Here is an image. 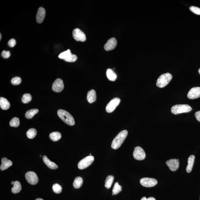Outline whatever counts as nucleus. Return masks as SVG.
<instances>
[{
    "label": "nucleus",
    "mask_w": 200,
    "mask_h": 200,
    "mask_svg": "<svg viewBox=\"0 0 200 200\" xmlns=\"http://www.w3.org/2000/svg\"><path fill=\"white\" fill-rule=\"evenodd\" d=\"M128 135V132L125 130L119 133L113 139L111 144V147L114 149H117L122 145Z\"/></svg>",
    "instance_id": "f257e3e1"
},
{
    "label": "nucleus",
    "mask_w": 200,
    "mask_h": 200,
    "mask_svg": "<svg viewBox=\"0 0 200 200\" xmlns=\"http://www.w3.org/2000/svg\"><path fill=\"white\" fill-rule=\"evenodd\" d=\"M58 115L66 124L70 126H73L75 125L74 117L68 112L65 110H60L58 111Z\"/></svg>",
    "instance_id": "f03ea898"
},
{
    "label": "nucleus",
    "mask_w": 200,
    "mask_h": 200,
    "mask_svg": "<svg viewBox=\"0 0 200 200\" xmlns=\"http://www.w3.org/2000/svg\"><path fill=\"white\" fill-rule=\"evenodd\" d=\"M192 107L188 105L180 104L174 105L171 108V112L175 115L183 113H187L191 111Z\"/></svg>",
    "instance_id": "7ed1b4c3"
},
{
    "label": "nucleus",
    "mask_w": 200,
    "mask_h": 200,
    "mask_svg": "<svg viewBox=\"0 0 200 200\" xmlns=\"http://www.w3.org/2000/svg\"><path fill=\"white\" fill-rule=\"evenodd\" d=\"M172 78V75L169 73H166L160 75L157 80L156 85L160 88H163L168 85Z\"/></svg>",
    "instance_id": "20e7f679"
},
{
    "label": "nucleus",
    "mask_w": 200,
    "mask_h": 200,
    "mask_svg": "<svg viewBox=\"0 0 200 200\" xmlns=\"http://www.w3.org/2000/svg\"><path fill=\"white\" fill-rule=\"evenodd\" d=\"M94 161V158L93 156H87L83 159L78 164V167L80 169H83L89 167Z\"/></svg>",
    "instance_id": "39448f33"
},
{
    "label": "nucleus",
    "mask_w": 200,
    "mask_h": 200,
    "mask_svg": "<svg viewBox=\"0 0 200 200\" xmlns=\"http://www.w3.org/2000/svg\"><path fill=\"white\" fill-rule=\"evenodd\" d=\"M72 35L74 38L77 41L84 42L86 40L85 34L79 29H75L73 31Z\"/></svg>",
    "instance_id": "423d86ee"
},
{
    "label": "nucleus",
    "mask_w": 200,
    "mask_h": 200,
    "mask_svg": "<svg viewBox=\"0 0 200 200\" xmlns=\"http://www.w3.org/2000/svg\"><path fill=\"white\" fill-rule=\"evenodd\" d=\"M121 102V99L119 98H115L111 100L107 105L106 110L108 113L113 112L117 107L118 106Z\"/></svg>",
    "instance_id": "0eeeda50"
},
{
    "label": "nucleus",
    "mask_w": 200,
    "mask_h": 200,
    "mask_svg": "<svg viewBox=\"0 0 200 200\" xmlns=\"http://www.w3.org/2000/svg\"><path fill=\"white\" fill-rule=\"evenodd\" d=\"M26 179L28 183L32 185H36L39 181V179L37 175L33 171H29L25 174Z\"/></svg>",
    "instance_id": "6e6552de"
},
{
    "label": "nucleus",
    "mask_w": 200,
    "mask_h": 200,
    "mask_svg": "<svg viewBox=\"0 0 200 200\" xmlns=\"http://www.w3.org/2000/svg\"><path fill=\"white\" fill-rule=\"evenodd\" d=\"M133 156L135 160H144L146 157V154L144 150L140 146L135 148L133 153Z\"/></svg>",
    "instance_id": "1a4fd4ad"
},
{
    "label": "nucleus",
    "mask_w": 200,
    "mask_h": 200,
    "mask_svg": "<svg viewBox=\"0 0 200 200\" xmlns=\"http://www.w3.org/2000/svg\"><path fill=\"white\" fill-rule=\"evenodd\" d=\"M140 183L141 185L145 187H152L156 185L158 181L155 179L144 178L140 180Z\"/></svg>",
    "instance_id": "9d476101"
},
{
    "label": "nucleus",
    "mask_w": 200,
    "mask_h": 200,
    "mask_svg": "<svg viewBox=\"0 0 200 200\" xmlns=\"http://www.w3.org/2000/svg\"><path fill=\"white\" fill-rule=\"evenodd\" d=\"M64 87L63 81L61 79H57L55 80L52 87L53 91L56 92H60L63 90Z\"/></svg>",
    "instance_id": "9b49d317"
},
{
    "label": "nucleus",
    "mask_w": 200,
    "mask_h": 200,
    "mask_svg": "<svg viewBox=\"0 0 200 200\" xmlns=\"http://www.w3.org/2000/svg\"><path fill=\"white\" fill-rule=\"evenodd\" d=\"M187 96L190 99H196L200 97V87H194L191 89Z\"/></svg>",
    "instance_id": "f8f14e48"
},
{
    "label": "nucleus",
    "mask_w": 200,
    "mask_h": 200,
    "mask_svg": "<svg viewBox=\"0 0 200 200\" xmlns=\"http://www.w3.org/2000/svg\"><path fill=\"white\" fill-rule=\"evenodd\" d=\"M166 164L171 171H176L179 167V160L177 159H171L167 160Z\"/></svg>",
    "instance_id": "ddd939ff"
},
{
    "label": "nucleus",
    "mask_w": 200,
    "mask_h": 200,
    "mask_svg": "<svg viewBox=\"0 0 200 200\" xmlns=\"http://www.w3.org/2000/svg\"><path fill=\"white\" fill-rule=\"evenodd\" d=\"M117 42L115 38H110L105 44L104 48L106 51H110L113 50L117 45Z\"/></svg>",
    "instance_id": "4468645a"
},
{
    "label": "nucleus",
    "mask_w": 200,
    "mask_h": 200,
    "mask_svg": "<svg viewBox=\"0 0 200 200\" xmlns=\"http://www.w3.org/2000/svg\"><path fill=\"white\" fill-rule=\"evenodd\" d=\"M46 15L45 9L43 7H40L38 9L36 16L37 22L41 24L43 22Z\"/></svg>",
    "instance_id": "2eb2a0df"
},
{
    "label": "nucleus",
    "mask_w": 200,
    "mask_h": 200,
    "mask_svg": "<svg viewBox=\"0 0 200 200\" xmlns=\"http://www.w3.org/2000/svg\"><path fill=\"white\" fill-rule=\"evenodd\" d=\"M2 164L0 167L1 170L4 171L8 169L12 165V162L6 158H3L2 159Z\"/></svg>",
    "instance_id": "dca6fc26"
},
{
    "label": "nucleus",
    "mask_w": 200,
    "mask_h": 200,
    "mask_svg": "<svg viewBox=\"0 0 200 200\" xmlns=\"http://www.w3.org/2000/svg\"><path fill=\"white\" fill-rule=\"evenodd\" d=\"M87 99L89 103H92L95 102L96 100V94L95 90H91L87 92Z\"/></svg>",
    "instance_id": "f3484780"
},
{
    "label": "nucleus",
    "mask_w": 200,
    "mask_h": 200,
    "mask_svg": "<svg viewBox=\"0 0 200 200\" xmlns=\"http://www.w3.org/2000/svg\"><path fill=\"white\" fill-rule=\"evenodd\" d=\"M43 160L47 167L52 169H56L58 168V166L56 163L52 162L46 156H44L43 157Z\"/></svg>",
    "instance_id": "a211bd4d"
},
{
    "label": "nucleus",
    "mask_w": 200,
    "mask_h": 200,
    "mask_svg": "<svg viewBox=\"0 0 200 200\" xmlns=\"http://www.w3.org/2000/svg\"><path fill=\"white\" fill-rule=\"evenodd\" d=\"M195 156L194 155H190L187 160V165L186 168L187 172V173H190L191 172L194 162Z\"/></svg>",
    "instance_id": "6ab92c4d"
},
{
    "label": "nucleus",
    "mask_w": 200,
    "mask_h": 200,
    "mask_svg": "<svg viewBox=\"0 0 200 200\" xmlns=\"http://www.w3.org/2000/svg\"><path fill=\"white\" fill-rule=\"evenodd\" d=\"M0 106L3 110H8L10 108V103L6 98L1 97L0 98Z\"/></svg>",
    "instance_id": "aec40b11"
},
{
    "label": "nucleus",
    "mask_w": 200,
    "mask_h": 200,
    "mask_svg": "<svg viewBox=\"0 0 200 200\" xmlns=\"http://www.w3.org/2000/svg\"><path fill=\"white\" fill-rule=\"evenodd\" d=\"M106 75L107 78L110 81H115L117 78V75L114 72L113 70L108 69L107 70Z\"/></svg>",
    "instance_id": "412c9836"
},
{
    "label": "nucleus",
    "mask_w": 200,
    "mask_h": 200,
    "mask_svg": "<svg viewBox=\"0 0 200 200\" xmlns=\"http://www.w3.org/2000/svg\"><path fill=\"white\" fill-rule=\"evenodd\" d=\"M61 133L59 132H55L50 133L49 135L50 138L53 141L56 142L59 140L61 138Z\"/></svg>",
    "instance_id": "4be33fe9"
},
{
    "label": "nucleus",
    "mask_w": 200,
    "mask_h": 200,
    "mask_svg": "<svg viewBox=\"0 0 200 200\" xmlns=\"http://www.w3.org/2000/svg\"><path fill=\"white\" fill-rule=\"evenodd\" d=\"M22 189L21 184L17 181L15 182V184L12 189V192L13 194H17L21 191Z\"/></svg>",
    "instance_id": "5701e85b"
},
{
    "label": "nucleus",
    "mask_w": 200,
    "mask_h": 200,
    "mask_svg": "<svg viewBox=\"0 0 200 200\" xmlns=\"http://www.w3.org/2000/svg\"><path fill=\"white\" fill-rule=\"evenodd\" d=\"M83 179L81 177H77L75 179L73 186L75 188L79 189L81 187L83 184Z\"/></svg>",
    "instance_id": "b1692460"
},
{
    "label": "nucleus",
    "mask_w": 200,
    "mask_h": 200,
    "mask_svg": "<svg viewBox=\"0 0 200 200\" xmlns=\"http://www.w3.org/2000/svg\"><path fill=\"white\" fill-rule=\"evenodd\" d=\"M39 110L37 109H32V110L27 111L25 116L26 118L31 119L36 114L38 113Z\"/></svg>",
    "instance_id": "393cba45"
},
{
    "label": "nucleus",
    "mask_w": 200,
    "mask_h": 200,
    "mask_svg": "<svg viewBox=\"0 0 200 200\" xmlns=\"http://www.w3.org/2000/svg\"><path fill=\"white\" fill-rule=\"evenodd\" d=\"M114 179L113 176L109 175L107 176L105 182V187L107 189H110L111 187Z\"/></svg>",
    "instance_id": "a878e982"
},
{
    "label": "nucleus",
    "mask_w": 200,
    "mask_h": 200,
    "mask_svg": "<svg viewBox=\"0 0 200 200\" xmlns=\"http://www.w3.org/2000/svg\"><path fill=\"white\" fill-rule=\"evenodd\" d=\"M37 133L36 129L34 128H31L27 132L26 135L29 138L32 139L34 138L36 136Z\"/></svg>",
    "instance_id": "bb28decb"
},
{
    "label": "nucleus",
    "mask_w": 200,
    "mask_h": 200,
    "mask_svg": "<svg viewBox=\"0 0 200 200\" xmlns=\"http://www.w3.org/2000/svg\"><path fill=\"white\" fill-rule=\"evenodd\" d=\"M122 190V187L119 185L118 183H116L114 185L113 190H112V195H116L119 194Z\"/></svg>",
    "instance_id": "cd10ccee"
},
{
    "label": "nucleus",
    "mask_w": 200,
    "mask_h": 200,
    "mask_svg": "<svg viewBox=\"0 0 200 200\" xmlns=\"http://www.w3.org/2000/svg\"><path fill=\"white\" fill-rule=\"evenodd\" d=\"M20 121L18 118L17 117H13L10 123V125L12 127H17L19 125Z\"/></svg>",
    "instance_id": "c85d7f7f"
},
{
    "label": "nucleus",
    "mask_w": 200,
    "mask_h": 200,
    "mask_svg": "<svg viewBox=\"0 0 200 200\" xmlns=\"http://www.w3.org/2000/svg\"><path fill=\"white\" fill-rule=\"evenodd\" d=\"M32 100V97L31 94H25L23 95L22 101V103H27L30 102Z\"/></svg>",
    "instance_id": "c756f323"
},
{
    "label": "nucleus",
    "mask_w": 200,
    "mask_h": 200,
    "mask_svg": "<svg viewBox=\"0 0 200 200\" xmlns=\"http://www.w3.org/2000/svg\"><path fill=\"white\" fill-rule=\"evenodd\" d=\"M77 60V57L76 55L73 54L71 53L67 58H66L64 60L67 62H75Z\"/></svg>",
    "instance_id": "7c9ffc66"
},
{
    "label": "nucleus",
    "mask_w": 200,
    "mask_h": 200,
    "mask_svg": "<svg viewBox=\"0 0 200 200\" xmlns=\"http://www.w3.org/2000/svg\"><path fill=\"white\" fill-rule=\"evenodd\" d=\"M52 189L53 191L56 194H60L62 191V187L58 183L55 184L53 185Z\"/></svg>",
    "instance_id": "2f4dec72"
},
{
    "label": "nucleus",
    "mask_w": 200,
    "mask_h": 200,
    "mask_svg": "<svg viewBox=\"0 0 200 200\" xmlns=\"http://www.w3.org/2000/svg\"><path fill=\"white\" fill-rule=\"evenodd\" d=\"M71 53L70 50L68 49L67 50V51H64L63 52L60 53V54L59 55L58 57L59 58L61 59H63V60H64L66 58H67V57L71 54Z\"/></svg>",
    "instance_id": "473e14b6"
},
{
    "label": "nucleus",
    "mask_w": 200,
    "mask_h": 200,
    "mask_svg": "<svg viewBox=\"0 0 200 200\" xmlns=\"http://www.w3.org/2000/svg\"><path fill=\"white\" fill-rule=\"evenodd\" d=\"M22 82V80L21 78L18 77H15L12 79L11 80V83L12 85H19Z\"/></svg>",
    "instance_id": "72a5a7b5"
},
{
    "label": "nucleus",
    "mask_w": 200,
    "mask_h": 200,
    "mask_svg": "<svg viewBox=\"0 0 200 200\" xmlns=\"http://www.w3.org/2000/svg\"><path fill=\"white\" fill-rule=\"evenodd\" d=\"M190 11L194 14L198 15H200V8L197 7L192 6L189 8Z\"/></svg>",
    "instance_id": "f704fd0d"
},
{
    "label": "nucleus",
    "mask_w": 200,
    "mask_h": 200,
    "mask_svg": "<svg viewBox=\"0 0 200 200\" xmlns=\"http://www.w3.org/2000/svg\"><path fill=\"white\" fill-rule=\"evenodd\" d=\"M10 51H3L1 53V56L3 58H8L10 57Z\"/></svg>",
    "instance_id": "c9c22d12"
},
{
    "label": "nucleus",
    "mask_w": 200,
    "mask_h": 200,
    "mask_svg": "<svg viewBox=\"0 0 200 200\" xmlns=\"http://www.w3.org/2000/svg\"><path fill=\"white\" fill-rule=\"evenodd\" d=\"M16 41L15 39H12L9 41L8 44L10 47L12 48L16 45Z\"/></svg>",
    "instance_id": "e433bc0d"
},
{
    "label": "nucleus",
    "mask_w": 200,
    "mask_h": 200,
    "mask_svg": "<svg viewBox=\"0 0 200 200\" xmlns=\"http://www.w3.org/2000/svg\"><path fill=\"white\" fill-rule=\"evenodd\" d=\"M195 116L197 120L200 122V111H198L195 113Z\"/></svg>",
    "instance_id": "4c0bfd02"
},
{
    "label": "nucleus",
    "mask_w": 200,
    "mask_h": 200,
    "mask_svg": "<svg viewBox=\"0 0 200 200\" xmlns=\"http://www.w3.org/2000/svg\"><path fill=\"white\" fill-rule=\"evenodd\" d=\"M141 200H156V199L153 197H149L147 199L146 197H143L141 198Z\"/></svg>",
    "instance_id": "58836bf2"
},
{
    "label": "nucleus",
    "mask_w": 200,
    "mask_h": 200,
    "mask_svg": "<svg viewBox=\"0 0 200 200\" xmlns=\"http://www.w3.org/2000/svg\"><path fill=\"white\" fill-rule=\"evenodd\" d=\"M35 200H44L42 199H41V198H37V199Z\"/></svg>",
    "instance_id": "ea45409f"
},
{
    "label": "nucleus",
    "mask_w": 200,
    "mask_h": 200,
    "mask_svg": "<svg viewBox=\"0 0 200 200\" xmlns=\"http://www.w3.org/2000/svg\"><path fill=\"white\" fill-rule=\"evenodd\" d=\"M2 39V34L1 33H0V40H1Z\"/></svg>",
    "instance_id": "a19ab883"
},
{
    "label": "nucleus",
    "mask_w": 200,
    "mask_h": 200,
    "mask_svg": "<svg viewBox=\"0 0 200 200\" xmlns=\"http://www.w3.org/2000/svg\"><path fill=\"white\" fill-rule=\"evenodd\" d=\"M14 184H15V182H14L13 181L12 182V185H14Z\"/></svg>",
    "instance_id": "79ce46f5"
},
{
    "label": "nucleus",
    "mask_w": 200,
    "mask_h": 200,
    "mask_svg": "<svg viewBox=\"0 0 200 200\" xmlns=\"http://www.w3.org/2000/svg\"><path fill=\"white\" fill-rule=\"evenodd\" d=\"M199 71V74L200 75V68L199 69V71Z\"/></svg>",
    "instance_id": "37998d69"
},
{
    "label": "nucleus",
    "mask_w": 200,
    "mask_h": 200,
    "mask_svg": "<svg viewBox=\"0 0 200 200\" xmlns=\"http://www.w3.org/2000/svg\"></svg>",
    "instance_id": "c03bdc74"
}]
</instances>
